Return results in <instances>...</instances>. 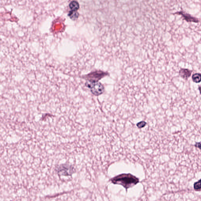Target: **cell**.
Segmentation results:
<instances>
[{
    "label": "cell",
    "mask_w": 201,
    "mask_h": 201,
    "mask_svg": "<svg viewBox=\"0 0 201 201\" xmlns=\"http://www.w3.org/2000/svg\"><path fill=\"white\" fill-rule=\"evenodd\" d=\"M176 14L181 15L182 17H183V18L184 19L188 22H193V23H198L199 21L198 19L191 16L189 14L185 13V12H176Z\"/></svg>",
    "instance_id": "cell-5"
},
{
    "label": "cell",
    "mask_w": 201,
    "mask_h": 201,
    "mask_svg": "<svg viewBox=\"0 0 201 201\" xmlns=\"http://www.w3.org/2000/svg\"><path fill=\"white\" fill-rule=\"evenodd\" d=\"M194 146L195 147L198 148L201 151V142L196 143V144L194 145Z\"/></svg>",
    "instance_id": "cell-12"
},
{
    "label": "cell",
    "mask_w": 201,
    "mask_h": 201,
    "mask_svg": "<svg viewBox=\"0 0 201 201\" xmlns=\"http://www.w3.org/2000/svg\"><path fill=\"white\" fill-rule=\"evenodd\" d=\"M198 90H199L200 94L201 95V86H199Z\"/></svg>",
    "instance_id": "cell-13"
},
{
    "label": "cell",
    "mask_w": 201,
    "mask_h": 201,
    "mask_svg": "<svg viewBox=\"0 0 201 201\" xmlns=\"http://www.w3.org/2000/svg\"><path fill=\"white\" fill-rule=\"evenodd\" d=\"M108 75L107 73L101 70H95L83 77L86 81L98 82L105 76Z\"/></svg>",
    "instance_id": "cell-4"
},
{
    "label": "cell",
    "mask_w": 201,
    "mask_h": 201,
    "mask_svg": "<svg viewBox=\"0 0 201 201\" xmlns=\"http://www.w3.org/2000/svg\"><path fill=\"white\" fill-rule=\"evenodd\" d=\"M69 8L72 10L77 11L79 8V4L76 1H73L69 4Z\"/></svg>",
    "instance_id": "cell-7"
},
{
    "label": "cell",
    "mask_w": 201,
    "mask_h": 201,
    "mask_svg": "<svg viewBox=\"0 0 201 201\" xmlns=\"http://www.w3.org/2000/svg\"><path fill=\"white\" fill-rule=\"evenodd\" d=\"M194 190L196 191H201V183L199 181L194 183Z\"/></svg>",
    "instance_id": "cell-10"
},
{
    "label": "cell",
    "mask_w": 201,
    "mask_h": 201,
    "mask_svg": "<svg viewBox=\"0 0 201 201\" xmlns=\"http://www.w3.org/2000/svg\"><path fill=\"white\" fill-rule=\"evenodd\" d=\"M192 80L194 83H198L201 82V73H195L192 76Z\"/></svg>",
    "instance_id": "cell-8"
},
{
    "label": "cell",
    "mask_w": 201,
    "mask_h": 201,
    "mask_svg": "<svg viewBox=\"0 0 201 201\" xmlns=\"http://www.w3.org/2000/svg\"><path fill=\"white\" fill-rule=\"evenodd\" d=\"M146 125V123L145 121H142V122H138L136 126L139 128H142L145 127Z\"/></svg>",
    "instance_id": "cell-11"
},
{
    "label": "cell",
    "mask_w": 201,
    "mask_h": 201,
    "mask_svg": "<svg viewBox=\"0 0 201 201\" xmlns=\"http://www.w3.org/2000/svg\"><path fill=\"white\" fill-rule=\"evenodd\" d=\"M85 85L90 89L92 94L95 96H99L105 92L104 86L98 82L86 81Z\"/></svg>",
    "instance_id": "cell-2"
},
{
    "label": "cell",
    "mask_w": 201,
    "mask_h": 201,
    "mask_svg": "<svg viewBox=\"0 0 201 201\" xmlns=\"http://www.w3.org/2000/svg\"><path fill=\"white\" fill-rule=\"evenodd\" d=\"M110 181L115 185H122L127 190L138 184L139 179L131 173H123L110 179Z\"/></svg>",
    "instance_id": "cell-1"
},
{
    "label": "cell",
    "mask_w": 201,
    "mask_h": 201,
    "mask_svg": "<svg viewBox=\"0 0 201 201\" xmlns=\"http://www.w3.org/2000/svg\"><path fill=\"white\" fill-rule=\"evenodd\" d=\"M193 70L186 68H181L179 71V74L183 79L187 81L191 75Z\"/></svg>",
    "instance_id": "cell-6"
},
{
    "label": "cell",
    "mask_w": 201,
    "mask_h": 201,
    "mask_svg": "<svg viewBox=\"0 0 201 201\" xmlns=\"http://www.w3.org/2000/svg\"><path fill=\"white\" fill-rule=\"evenodd\" d=\"M198 181L199 182H200L201 183V179H200V180H199Z\"/></svg>",
    "instance_id": "cell-14"
},
{
    "label": "cell",
    "mask_w": 201,
    "mask_h": 201,
    "mask_svg": "<svg viewBox=\"0 0 201 201\" xmlns=\"http://www.w3.org/2000/svg\"><path fill=\"white\" fill-rule=\"evenodd\" d=\"M79 13L77 11L71 10L70 11L68 14L70 18L73 20H75L79 17Z\"/></svg>",
    "instance_id": "cell-9"
},
{
    "label": "cell",
    "mask_w": 201,
    "mask_h": 201,
    "mask_svg": "<svg viewBox=\"0 0 201 201\" xmlns=\"http://www.w3.org/2000/svg\"><path fill=\"white\" fill-rule=\"evenodd\" d=\"M55 171L59 176H71L75 171L74 166L68 164L57 165L55 167Z\"/></svg>",
    "instance_id": "cell-3"
}]
</instances>
